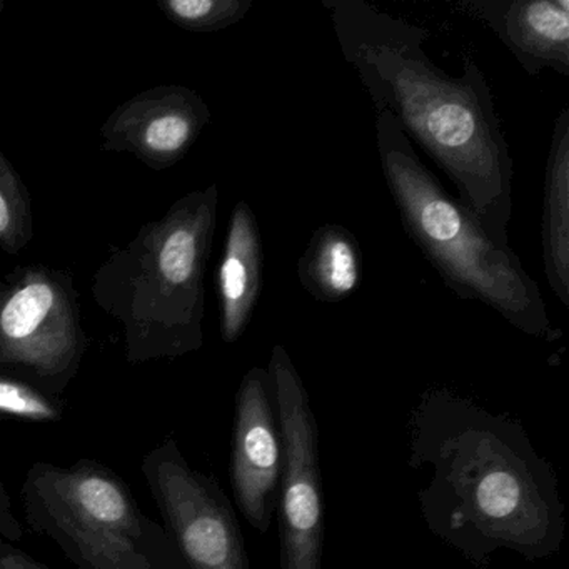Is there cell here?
Returning <instances> with one entry per match:
<instances>
[{
	"mask_svg": "<svg viewBox=\"0 0 569 569\" xmlns=\"http://www.w3.org/2000/svg\"><path fill=\"white\" fill-rule=\"evenodd\" d=\"M22 536H24V526L16 516L11 496L6 489L4 481L0 478V538L16 545L21 541Z\"/></svg>",
	"mask_w": 569,
	"mask_h": 569,
	"instance_id": "ac0fdd59",
	"label": "cell"
},
{
	"mask_svg": "<svg viewBox=\"0 0 569 569\" xmlns=\"http://www.w3.org/2000/svg\"><path fill=\"white\" fill-rule=\"evenodd\" d=\"M209 122L211 109L199 92L186 86H158L132 96L106 119L102 149L166 171L186 158Z\"/></svg>",
	"mask_w": 569,
	"mask_h": 569,
	"instance_id": "30bf717a",
	"label": "cell"
},
{
	"mask_svg": "<svg viewBox=\"0 0 569 569\" xmlns=\"http://www.w3.org/2000/svg\"><path fill=\"white\" fill-rule=\"evenodd\" d=\"M64 402L18 372L0 368V419L51 425L64 418Z\"/></svg>",
	"mask_w": 569,
	"mask_h": 569,
	"instance_id": "2e32d148",
	"label": "cell"
},
{
	"mask_svg": "<svg viewBox=\"0 0 569 569\" xmlns=\"http://www.w3.org/2000/svg\"><path fill=\"white\" fill-rule=\"evenodd\" d=\"M218 208V184L182 196L96 272L92 299L121 326L131 365L182 358L204 345V278Z\"/></svg>",
	"mask_w": 569,
	"mask_h": 569,
	"instance_id": "3957f363",
	"label": "cell"
},
{
	"mask_svg": "<svg viewBox=\"0 0 569 569\" xmlns=\"http://www.w3.org/2000/svg\"><path fill=\"white\" fill-rule=\"evenodd\" d=\"M74 286L66 272L26 266L0 288V368L61 398L84 359Z\"/></svg>",
	"mask_w": 569,
	"mask_h": 569,
	"instance_id": "8992f818",
	"label": "cell"
},
{
	"mask_svg": "<svg viewBox=\"0 0 569 569\" xmlns=\"http://www.w3.org/2000/svg\"><path fill=\"white\" fill-rule=\"evenodd\" d=\"M415 459L435 466L422 509L438 535L472 558L496 548L548 556L562 538L551 472L508 419L448 392L421 406Z\"/></svg>",
	"mask_w": 569,
	"mask_h": 569,
	"instance_id": "7a4b0ae2",
	"label": "cell"
},
{
	"mask_svg": "<svg viewBox=\"0 0 569 569\" xmlns=\"http://www.w3.org/2000/svg\"><path fill=\"white\" fill-rule=\"evenodd\" d=\"M542 266L552 295L569 308V108L552 126L541 221Z\"/></svg>",
	"mask_w": 569,
	"mask_h": 569,
	"instance_id": "4fadbf2b",
	"label": "cell"
},
{
	"mask_svg": "<svg viewBox=\"0 0 569 569\" xmlns=\"http://www.w3.org/2000/svg\"><path fill=\"white\" fill-rule=\"evenodd\" d=\"M298 278L316 301H345L361 284L362 256L358 239L345 226H321L299 258Z\"/></svg>",
	"mask_w": 569,
	"mask_h": 569,
	"instance_id": "5bb4252c",
	"label": "cell"
},
{
	"mask_svg": "<svg viewBox=\"0 0 569 569\" xmlns=\"http://www.w3.org/2000/svg\"><path fill=\"white\" fill-rule=\"evenodd\" d=\"M34 239L31 194L0 148V251L18 256Z\"/></svg>",
	"mask_w": 569,
	"mask_h": 569,
	"instance_id": "9a60e30c",
	"label": "cell"
},
{
	"mask_svg": "<svg viewBox=\"0 0 569 569\" xmlns=\"http://www.w3.org/2000/svg\"><path fill=\"white\" fill-rule=\"evenodd\" d=\"M2 284H4V281H0V288H2Z\"/></svg>",
	"mask_w": 569,
	"mask_h": 569,
	"instance_id": "44dd1931",
	"label": "cell"
},
{
	"mask_svg": "<svg viewBox=\"0 0 569 569\" xmlns=\"http://www.w3.org/2000/svg\"><path fill=\"white\" fill-rule=\"evenodd\" d=\"M24 518L79 569H186L168 532L102 462L38 461L21 488Z\"/></svg>",
	"mask_w": 569,
	"mask_h": 569,
	"instance_id": "5b68a950",
	"label": "cell"
},
{
	"mask_svg": "<svg viewBox=\"0 0 569 569\" xmlns=\"http://www.w3.org/2000/svg\"><path fill=\"white\" fill-rule=\"evenodd\" d=\"M452 9L485 24L526 74L569 78V0H458Z\"/></svg>",
	"mask_w": 569,
	"mask_h": 569,
	"instance_id": "8fae6325",
	"label": "cell"
},
{
	"mask_svg": "<svg viewBox=\"0 0 569 569\" xmlns=\"http://www.w3.org/2000/svg\"><path fill=\"white\" fill-rule=\"evenodd\" d=\"M376 142L405 231L442 282L458 298L482 302L525 335L546 342L561 339L538 282L518 254L496 244L478 218L442 188L388 112H376Z\"/></svg>",
	"mask_w": 569,
	"mask_h": 569,
	"instance_id": "277c9868",
	"label": "cell"
},
{
	"mask_svg": "<svg viewBox=\"0 0 569 569\" xmlns=\"http://www.w3.org/2000/svg\"><path fill=\"white\" fill-rule=\"evenodd\" d=\"M4 11V2H0V12Z\"/></svg>",
	"mask_w": 569,
	"mask_h": 569,
	"instance_id": "ffe728a7",
	"label": "cell"
},
{
	"mask_svg": "<svg viewBox=\"0 0 569 569\" xmlns=\"http://www.w3.org/2000/svg\"><path fill=\"white\" fill-rule=\"evenodd\" d=\"M252 0H158L166 19L182 31H224L241 22L251 12Z\"/></svg>",
	"mask_w": 569,
	"mask_h": 569,
	"instance_id": "e0dca14e",
	"label": "cell"
},
{
	"mask_svg": "<svg viewBox=\"0 0 569 569\" xmlns=\"http://www.w3.org/2000/svg\"><path fill=\"white\" fill-rule=\"evenodd\" d=\"M142 476L186 569H251L234 509L212 476L168 438L142 459Z\"/></svg>",
	"mask_w": 569,
	"mask_h": 569,
	"instance_id": "ba28073f",
	"label": "cell"
},
{
	"mask_svg": "<svg viewBox=\"0 0 569 569\" xmlns=\"http://www.w3.org/2000/svg\"><path fill=\"white\" fill-rule=\"evenodd\" d=\"M282 438L279 486L281 569H321L325 541L318 422L295 362L281 345L268 366Z\"/></svg>",
	"mask_w": 569,
	"mask_h": 569,
	"instance_id": "52a82bcc",
	"label": "cell"
},
{
	"mask_svg": "<svg viewBox=\"0 0 569 569\" xmlns=\"http://www.w3.org/2000/svg\"><path fill=\"white\" fill-rule=\"evenodd\" d=\"M322 8L375 111L395 118L451 179L489 238L508 246L515 162L479 66L466 56L462 74H448L429 59L425 28L365 0H322Z\"/></svg>",
	"mask_w": 569,
	"mask_h": 569,
	"instance_id": "6da1fadb",
	"label": "cell"
},
{
	"mask_svg": "<svg viewBox=\"0 0 569 569\" xmlns=\"http://www.w3.org/2000/svg\"><path fill=\"white\" fill-rule=\"evenodd\" d=\"M0 569H51L34 556L0 538Z\"/></svg>",
	"mask_w": 569,
	"mask_h": 569,
	"instance_id": "d6986e66",
	"label": "cell"
},
{
	"mask_svg": "<svg viewBox=\"0 0 569 569\" xmlns=\"http://www.w3.org/2000/svg\"><path fill=\"white\" fill-rule=\"evenodd\" d=\"M264 254L258 219L248 202L232 209L218 269L222 341L234 345L251 325L262 289Z\"/></svg>",
	"mask_w": 569,
	"mask_h": 569,
	"instance_id": "7c38bea8",
	"label": "cell"
},
{
	"mask_svg": "<svg viewBox=\"0 0 569 569\" xmlns=\"http://www.w3.org/2000/svg\"><path fill=\"white\" fill-rule=\"evenodd\" d=\"M282 438L268 369L246 372L236 398L231 485L236 505L259 532L278 512Z\"/></svg>",
	"mask_w": 569,
	"mask_h": 569,
	"instance_id": "9c48e42d",
	"label": "cell"
}]
</instances>
